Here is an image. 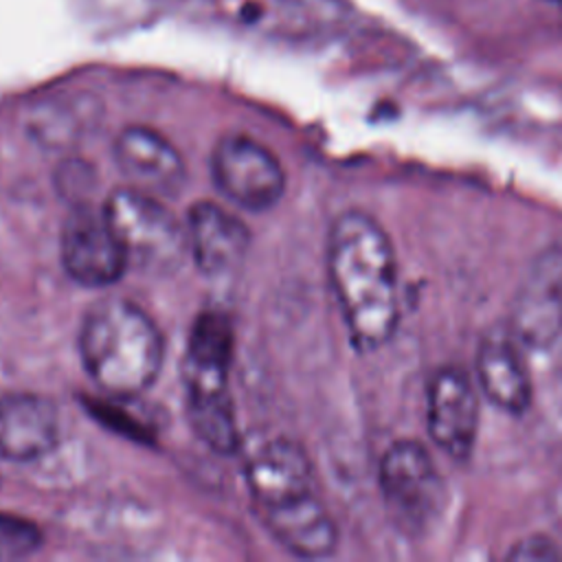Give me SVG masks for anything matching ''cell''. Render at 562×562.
I'll return each instance as SVG.
<instances>
[{
    "label": "cell",
    "mask_w": 562,
    "mask_h": 562,
    "mask_svg": "<svg viewBox=\"0 0 562 562\" xmlns=\"http://www.w3.org/2000/svg\"><path fill=\"white\" fill-rule=\"evenodd\" d=\"M187 415L195 435L215 452L233 454L239 446V430L228 389L187 393Z\"/></svg>",
    "instance_id": "9a60e30c"
},
{
    "label": "cell",
    "mask_w": 562,
    "mask_h": 562,
    "mask_svg": "<svg viewBox=\"0 0 562 562\" xmlns=\"http://www.w3.org/2000/svg\"><path fill=\"white\" fill-rule=\"evenodd\" d=\"M426 428L432 443L452 461H468L479 435V400L470 375L441 367L426 391Z\"/></svg>",
    "instance_id": "9c48e42d"
},
{
    "label": "cell",
    "mask_w": 562,
    "mask_h": 562,
    "mask_svg": "<svg viewBox=\"0 0 562 562\" xmlns=\"http://www.w3.org/2000/svg\"><path fill=\"white\" fill-rule=\"evenodd\" d=\"M233 325L220 312H202L189 334L182 378L187 393L224 391L233 360Z\"/></svg>",
    "instance_id": "5bb4252c"
},
{
    "label": "cell",
    "mask_w": 562,
    "mask_h": 562,
    "mask_svg": "<svg viewBox=\"0 0 562 562\" xmlns=\"http://www.w3.org/2000/svg\"><path fill=\"white\" fill-rule=\"evenodd\" d=\"M187 248L209 277H222L244 261L250 233L241 220L215 202H195L187 215Z\"/></svg>",
    "instance_id": "8fae6325"
},
{
    "label": "cell",
    "mask_w": 562,
    "mask_h": 562,
    "mask_svg": "<svg viewBox=\"0 0 562 562\" xmlns=\"http://www.w3.org/2000/svg\"><path fill=\"white\" fill-rule=\"evenodd\" d=\"M509 558H514V560H531V558L547 560V558H558V551L547 538H538V540L529 538L527 542L516 544V549L509 553Z\"/></svg>",
    "instance_id": "e0dca14e"
},
{
    "label": "cell",
    "mask_w": 562,
    "mask_h": 562,
    "mask_svg": "<svg viewBox=\"0 0 562 562\" xmlns=\"http://www.w3.org/2000/svg\"><path fill=\"white\" fill-rule=\"evenodd\" d=\"M514 338L527 349H547L562 336V248H549L527 270L509 314Z\"/></svg>",
    "instance_id": "ba28073f"
},
{
    "label": "cell",
    "mask_w": 562,
    "mask_h": 562,
    "mask_svg": "<svg viewBox=\"0 0 562 562\" xmlns=\"http://www.w3.org/2000/svg\"><path fill=\"white\" fill-rule=\"evenodd\" d=\"M103 211L125 250L127 263L143 272H171L189 252L184 226L160 198L125 187L110 193Z\"/></svg>",
    "instance_id": "277c9868"
},
{
    "label": "cell",
    "mask_w": 562,
    "mask_h": 562,
    "mask_svg": "<svg viewBox=\"0 0 562 562\" xmlns=\"http://www.w3.org/2000/svg\"><path fill=\"white\" fill-rule=\"evenodd\" d=\"M59 411L48 397L35 393L0 397V459H40L59 443Z\"/></svg>",
    "instance_id": "7c38bea8"
},
{
    "label": "cell",
    "mask_w": 562,
    "mask_h": 562,
    "mask_svg": "<svg viewBox=\"0 0 562 562\" xmlns=\"http://www.w3.org/2000/svg\"><path fill=\"white\" fill-rule=\"evenodd\" d=\"M547 2H562V0H547Z\"/></svg>",
    "instance_id": "ac0fdd59"
},
{
    "label": "cell",
    "mask_w": 562,
    "mask_h": 562,
    "mask_svg": "<svg viewBox=\"0 0 562 562\" xmlns=\"http://www.w3.org/2000/svg\"><path fill=\"white\" fill-rule=\"evenodd\" d=\"M79 353L88 375L103 391L130 397L158 378L165 342L138 305L108 299L88 310L79 329Z\"/></svg>",
    "instance_id": "3957f363"
},
{
    "label": "cell",
    "mask_w": 562,
    "mask_h": 562,
    "mask_svg": "<svg viewBox=\"0 0 562 562\" xmlns=\"http://www.w3.org/2000/svg\"><path fill=\"white\" fill-rule=\"evenodd\" d=\"M380 487L393 518L415 533L432 527L448 496L435 459L415 439L386 448L380 459Z\"/></svg>",
    "instance_id": "5b68a950"
},
{
    "label": "cell",
    "mask_w": 562,
    "mask_h": 562,
    "mask_svg": "<svg viewBox=\"0 0 562 562\" xmlns=\"http://www.w3.org/2000/svg\"><path fill=\"white\" fill-rule=\"evenodd\" d=\"M514 334L492 331L476 351V380L485 397L505 413L520 415L531 404V378Z\"/></svg>",
    "instance_id": "4fadbf2b"
},
{
    "label": "cell",
    "mask_w": 562,
    "mask_h": 562,
    "mask_svg": "<svg viewBox=\"0 0 562 562\" xmlns=\"http://www.w3.org/2000/svg\"><path fill=\"white\" fill-rule=\"evenodd\" d=\"M255 507L272 536L299 558L334 553L338 531L318 494L305 450L290 439L263 443L246 465Z\"/></svg>",
    "instance_id": "7a4b0ae2"
},
{
    "label": "cell",
    "mask_w": 562,
    "mask_h": 562,
    "mask_svg": "<svg viewBox=\"0 0 562 562\" xmlns=\"http://www.w3.org/2000/svg\"><path fill=\"white\" fill-rule=\"evenodd\" d=\"M327 270L353 345L360 351L386 345L400 318L397 266L386 231L364 211L340 213L327 237Z\"/></svg>",
    "instance_id": "6da1fadb"
},
{
    "label": "cell",
    "mask_w": 562,
    "mask_h": 562,
    "mask_svg": "<svg viewBox=\"0 0 562 562\" xmlns=\"http://www.w3.org/2000/svg\"><path fill=\"white\" fill-rule=\"evenodd\" d=\"M211 169L217 189L248 211L274 206L285 189L277 156L244 134H228L215 145Z\"/></svg>",
    "instance_id": "8992f818"
},
{
    "label": "cell",
    "mask_w": 562,
    "mask_h": 562,
    "mask_svg": "<svg viewBox=\"0 0 562 562\" xmlns=\"http://www.w3.org/2000/svg\"><path fill=\"white\" fill-rule=\"evenodd\" d=\"M114 160L132 189L154 198H173L187 182L180 151L156 130L125 127L114 140Z\"/></svg>",
    "instance_id": "30bf717a"
},
{
    "label": "cell",
    "mask_w": 562,
    "mask_h": 562,
    "mask_svg": "<svg viewBox=\"0 0 562 562\" xmlns=\"http://www.w3.org/2000/svg\"><path fill=\"white\" fill-rule=\"evenodd\" d=\"M59 244L66 272L88 288L119 281L130 266L103 206L94 209L90 202H79L68 213Z\"/></svg>",
    "instance_id": "52a82bcc"
},
{
    "label": "cell",
    "mask_w": 562,
    "mask_h": 562,
    "mask_svg": "<svg viewBox=\"0 0 562 562\" xmlns=\"http://www.w3.org/2000/svg\"><path fill=\"white\" fill-rule=\"evenodd\" d=\"M42 544L40 529L13 514H0V562L22 560L37 551Z\"/></svg>",
    "instance_id": "2e32d148"
}]
</instances>
